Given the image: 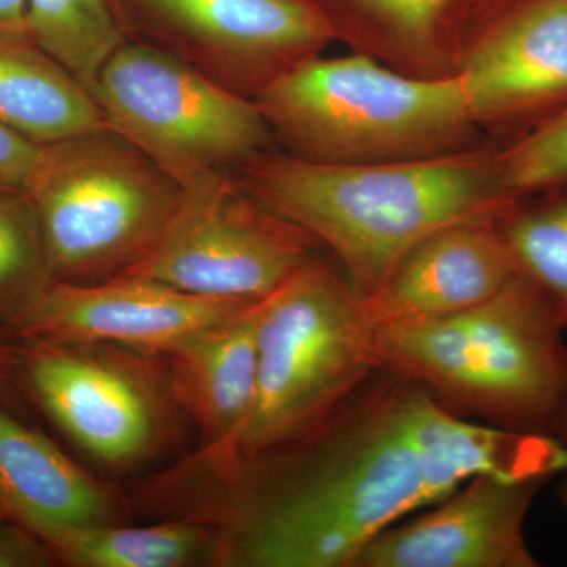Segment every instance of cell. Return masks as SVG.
<instances>
[{"mask_svg": "<svg viewBox=\"0 0 567 567\" xmlns=\"http://www.w3.org/2000/svg\"><path fill=\"white\" fill-rule=\"evenodd\" d=\"M480 473L566 475L567 450L470 423L382 368L303 439L212 475H163L145 499L215 524L218 567H350L383 529Z\"/></svg>", "mask_w": 567, "mask_h": 567, "instance_id": "obj_1", "label": "cell"}, {"mask_svg": "<svg viewBox=\"0 0 567 567\" xmlns=\"http://www.w3.org/2000/svg\"><path fill=\"white\" fill-rule=\"evenodd\" d=\"M256 203L327 246L361 300L436 230L491 221L520 199L507 194L495 151L372 164H320L265 152L233 173Z\"/></svg>", "mask_w": 567, "mask_h": 567, "instance_id": "obj_2", "label": "cell"}, {"mask_svg": "<svg viewBox=\"0 0 567 567\" xmlns=\"http://www.w3.org/2000/svg\"><path fill=\"white\" fill-rule=\"evenodd\" d=\"M565 331L554 300L516 275L457 315L377 324V352L383 368L415 380L453 415L554 436L567 388Z\"/></svg>", "mask_w": 567, "mask_h": 567, "instance_id": "obj_3", "label": "cell"}, {"mask_svg": "<svg viewBox=\"0 0 567 567\" xmlns=\"http://www.w3.org/2000/svg\"><path fill=\"white\" fill-rule=\"evenodd\" d=\"M382 368L364 301L341 270L316 256L264 298L248 415L171 475H212L303 439Z\"/></svg>", "mask_w": 567, "mask_h": 567, "instance_id": "obj_4", "label": "cell"}, {"mask_svg": "<svg viewBox=\"0 0 567 567\" xmlns=\"http://www.w3.org/2000/svg\"><path fill=\"white\" fill-rule=\"evenodd\" d=\"M254 103L282 153L309 163L434 158L475 148L480 130L457 74L412 76L360 52L312 55Z\"/></svg>", "mask_w": 567, "mask_h": 567, "instance_id": "obj_5", "label": "cell"}, {"mask_svg": "<svg viewBox=\"0 0 567 567\" xmlns=\"http://www.w3.org/2000/svg\"><path fill=\"white\" fill-rule=\"evenodd\" d=\"M185 188L107 126L41 145L25 189L52 281L132 270L159 244Z\"/></svg>", "mask_w": 567, "mask_h": 567, "instance_id": "obj_6", "label": "cell"}, {"mask_svg": "<svg viewBox=\"0 0 567 567\" xmlns=\"http://www.w3.org/2000/svg\"><path fill=\"white\" fill-rule=\"evenodd\" d=\"M7 341L25 401L104 468L147 465L181 439L183 412L162 354L107 342Z\"/></svg>", "mask_w": 567, "mask_h": 567, "instance_id": "obj_7", "label": "cell"}, {"mask_svg": "<svg viewBox=\"0 0 567 567\" xmlns=\"http://www.w3.org/2000/svg\"><path fill=\"white\" fill-rule=\"evenodd\" d=\"M91 93L104 125L183 188L233 173L275 144L254 100L137 41L112 52Z\"/></svg>", "mask_w": 567, "mask_h": 567, "instance_id": "obj_8", "label": "cell"}, {"mask_svg": "<svg viewBox=\"0 0 567 567\" xmlns=\"http://www.w3.org/2000/svg\"><path fill=\"white\" fill-rule=\"evenodd\" d=\"M319 246L301 227L256 203L233 174L223 173L185 186L159 244L121 276L199 297L257 301L315 259Z\"/></svg>", "mask_w": 567, "mask_h": 567, "instance_id": "obj_9", "label": "cell"}, {"mask_svg": "<svg viewBox=\"0 0 567 567\" xmlns=\"http://www.w3.org/2000/svg\"><path fill=\"white\" fill-rule=\"evenodd\" d=\"M110 2L125 40L155 48L249 100L334 41L300 0Z\"/></svg>", "mask_w": 567, "mask_h": 567, "instance_id": "obj_10", "label": "cell"}, {"mask_svg": "<svg viewBox=\"0 0 567 567\" xmlns=\"http://www.w3.org/2000/svg\"><path fill=\"white\" fill-rule=\"evenodd\" d=\"M457 76L480 126L529 132L567 110V0H492Z\"/></svg>", "mask_w": 567, "mask_h": 567, "instance_id": "obj_11", "label": "cell"}, {"mask_svg": "<svg viewBox=\"0 0 567 567\" xmlns=\"http://www.w3.org/2000/svg\"><path fill=\"white\" fill-rule=\"evenodd\" d=\"M249 303L182 292L140 276L91 284L51 279L0 338L107 342L164 354Z\"/></svg>", "mask_w": 567, "mask_h": 567, "instance_id": "obj_12", "label": "cell"}, {"mask_svg": "<svg viewBox=\"0 0 567 567\" xmlns=\"http://www.w3.org/2000/svg\"><path fill=\"white\" fill-rule=\"evenodd\" d=\"M551 476L480 473L442 505L369 540L350 567H537L525 540L529 507Z\"/></svg>", "mask_w": 567, "mask_h": 567, "instance_id": "obj_13", "label": "cell"}, {"mask_svg": "<svg viewBox=\"0 0 567 567\" xmlns=\"http://www.w3.org/2000/svg\"><path fill=\"white\" fill-rule=\"evenodd\" d=\"M496 221L454 224L413 246L364 300L375 323L431 322L498 293L517 274Z\"/></svg>", "mask_w": 567, "mask_h": 567, "instance_id": "obj_14", "label": "cell"}, {"mask_svg": "<svg viewBox=\"0 0 567 567\" xmlns=\"http://www.w3.org/2000/svg\"><path fill=\"white\" fill-rule=\"evenodd\" d=\"M133 502L0 404V516L31 532L125 524Z\"/></svg>", "mask_w": 567, "mask_h": 567, "instance_id": "obj_15", "label": "cell"}, {"mask_svg": "<svg viewBox=\"0 0 567 567\" xmlns=\"http://www.w3.org/2000/svg\"><path fill=\"white\" fill-rule=\"evenodd\" d=\"M334 41L421 78L454 76L473 22L492 0H300Z\"/></svg>", "mask_w": 567, "mask_h": 567, "instance_id": "obj_16", "label": "cell"}, {"mask_svg": "<svg viewBox=\"0 0 567 567\" xmlns=\"http://www.w3.org/2000/svg\"><path fill=\"white\" fill-rule=\"evenodd\" d=\"M262 301L208 324L163 354L175 401L199 429L200 446L221 442L248 415Z\"/></svg>", "mask_w": 567, "mask_h": 567, "instance_id": "obj_17", "label": "cell"}, {"mask_svg": "<svg viewBox=\"0 0 567 567\" xmlns=\"http://www.w3.org/2000/svg\"><path fill=\"white\" fill-rule=\"evenodd\" d=\"M0 123L39 145L106 126L91 91L25 37H0Z\"/></svg>", "mask_w": 567, "mask_h": 567, "instance_id": "obj_18", "label": "cell"}, {"mask_svg": "<svg viewBox=\"0 0 567 567\" xmlns=\"http://www.w3.org/2000/svg\"><path fill=\"white\" fill-rule=\"evenodd\" d=\"M39 536L58 565L71 567L215 566L219 544L216 525L192 516L147 527H58Z\"/></svg>", "mask_w": 567, "mask_h": 567, "instance_id": "obj_19", "label": "cell"}, {"mask_svg": "<svg viewBox=\"0 0 567 567\" xmlns=\"http://www.w3.org/2000/svg\"><path fill=\"white\" fill-rule=\"evenodd\" d=\"M496 227L516 274L554 300L567 330V183L518 200Z\"/></svg>", "mask_w": 567, "mask_h": 567, "instance_id": "obj_20", "label": "cell"}, {"mask_svg": "<svg viewBox=\"0 0 567 567\" xmlns=\"http://www.w3.org/2000/svg\"><path fill=\"white\" fill-rule=\"evenodd\" d=\"M29 37L92 91L125 41L110 0H25Z\"/></svg>", "mask_w": 567, "mask_h": 567, "instance_id": "obj_21", "label": "cell"}, {"mask_svg": "<svg viewBox=\"0 0 567 567\" xmlns=\"http://www.w3.org/2000/svg\"><path fill=\"white\" fill-rule=\"evenodd\" d=\"M50 281L31 200L0 189V336Z\"/></svg>", "mask_w": 567, "mask_h": 567, "instance_id": "obj_22", "label": "cell"}, {"mask_svg": "<svg viewBox=\"0 0 567 567\" xmlns=\"http://www.w3.org/2000/svg\"><path fill=\"white\" fill-rule=\"evenodd\" d=\"M503 189L516 199L567 183V110L495 151Z\"/></svg>", "mask_w": 567, "mask_h": 567, "instance_id": "obj_23", "label": "cell"}, {"mask_svg": "<svg viewBox=\"0 0 567 567\" xmlns=\"http://www.w3.org/2000/svg\"><path fill=\"white\" fill-rule=\"evenodd\" d=\"M40 153L41 145L0 123V189L24 194Z\"/></svg>", "mask_w": 567, "mask_h": 567, "instance_id": "obj_24", "label": "cell"}, {"mask_svg": "<svg viewBox=\"0 0 567 567\" xmlns=\"http://www.w3.org/2000/svg\"><path fill=\"white\" fill-rule=\"evenodd\" d=\"M59 566L51 548L37 533L0 517V567Z\"/></svg>", "mask_w": 567, "mask_h": 567, "instance_id": "obj_25", "label": "cell"}, {"mask_svg": "<svg viewBox=\"0 0 567 567\" xmlns=\"http://www.w3.org/2000/svg\"><path fill=\"white\" fill-rule=\"evenodd\" d=\"M25 402L11 369L9 341L0 338V404L10 410H21Z\"/></svg>", "mask_w": 567, "mask_h": 567, "instance_id": "obj_26", "label": "cell"}, {"mask_svg": "<svg viewBox=\"0 0 567 567\" xmlns=\"http://www.w3.org/2000/svg\"><path fill=\"white\" fill-rule=\"evenodd\" d=\"M0 37H29L25 0H0Z\"/></svg>", "mask_w": 567, "mask_h": 567, "instance_id": "obj_27", "label": "cell"}, {"mask_svg": "<svg viewBox=\"0 0 567 567\" xmlns=\"http://www.w3.org/2000/svg\"><path fill=\"white\" fill-rule=\"evenodd\" d=\"M554 439L558 440L567 450V388L565 399H563L561 409H559L557 423H555Z\"/></svg>", "mask_w": 567, "mask_h": 567, "instance_id": "obj_28", "label": "cell"}, {"mask_svg": "<svg viewBox=\"0 0 567 567\" xmlns=\"http://www.w3.org/2000/svg\"><path fill=\"white\" fill-rule=\"evenodd\" d=\"M557 494L559 502H561V505L565 506L567 511V473L565 480L558 484Z\"/></svg>", "mask_w": 567, "mask_h": 567, "instance_id": "obj_29", "label": "cell"}, {"mask_svg": "<svg viewBox=\"0 0 567 567\" xmlns=\"http://www.w3.org/2000/svg\"><path fill=\"white\" fill-rule=\"evenodd\" d=\"M0 517H2V516H0Z\"/></svg>", "mask_w": 567, "mask_h": 567, "instance_id": "obj_30", "label": "cell"}]
</instances>
